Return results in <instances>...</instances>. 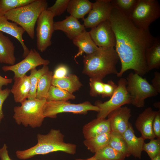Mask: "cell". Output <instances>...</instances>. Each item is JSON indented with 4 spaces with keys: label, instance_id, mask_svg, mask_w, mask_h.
Returning a JSON list of instances; mask_svg holds the SVG:
<instances>
[{
    "label": "cell",
    "instance_id": "6da1fadb",
    "mask_svg": "<svg viewBox=\"0 0 160 160\" xmlns=\"http://www.w3.org/2000/svg\"><path fill=\"white\" fill-rule=\"evenodd\" d=\"M108 20L115 35V50L121 64L117 76H122L129 69L141 76H144L147 73L145 52L153 44L155 37L149 28H137L128 17L115 8L113 7Z\"/></svg>",
    "mask_w": 160,
    "mask_h": 160
},
{
    "label": "cell",
    "instance_id": "7a4b0ae2",
    "mask_svg": "<svg viewBox=\"0 0 160 160\" xmlns=\"http://www.w3.org/2000/svg\"><path fill=\"white\" fill-rule=\"evenodd\" d=\"M64 135L59 129H51L45 135H37V143L34 146L23 150L15 152L17 157L20 160H26L37 155H44L57 151H62L74 155L76 146L74 144L65 143Z\"/></svg>",
    "mask_w": 160,
    "mask_h": 160
},
{
    "label": "cell",
    "instance_id": "3957f363",
    "mask_svg": "<svg viewBox=\"0 0 160 160\" xmlns=\"http://www.w3.org/2000/svg\"><path fill=\"white\" fill-rule=\"evenodd\" d=\"M119 60L114 47H99L92 54L84 55L82 73L89 78L103 80L108 74H117L116 65Z\"/></svg>",
    "mask_w": 160,
    "mask_h": 160
},
{
    "label": "cell",
    "instance_id": "277c9868",
    "mask_svg": "<svg viewBox=\"0 0 160 160\" xmlns=\"http://www.w3.org/2000/svg\"><path fill=\"white\" fill-rule=\"evenodd\" d=\"M48 8L45 0H34L28 4L11 10L4 15L6 18L17 24L32 39L34 37V28L41 13Z\"/></svg>",
    "mask_w": 160,
    "mask_h": 160
},
{
    "label": "cell",
    "instance_id": "5b68a950",
    "mask_svg": "<svg viewBox=\"0 0 160 160\" xmlns=\"http://www.w3.org/2000/svg\"><path fill=\"white\" fill-rule=\"evenodd\" d=\"M46 102V100L36 98L26 99L21 103L20 106H15L13 117L15 122L33 128L40 127L45 118L43 111Z\"/></svg>",
    "mask_w": 160,
    "mask_h": 160
},
{
    "label": "cell",
    "instance_id": "8992f818",
    "mask_svg": "<svg viewBox=\"0 0 160 160\" xmlns=\"http://www.w3.org/2000/svg\"><path fill=\"white\" fill-rule=\"evenodd\" d=\"M160 16V5L157 0H137L128 17L137 28L146 30Z\"/></svg>",
    "mask_w": 160,
    "mask_h": 160
},
{
    "label": "cell",
    "instance_id": "52a82bcc",
    "mask_svg": "<svg viewBox=\"0 0 160 160\" xmlns=\"http://www.w3.org/2000/svg\"><path fill=\"white\" fill-rule=\"evenodd\" d=\"M127 90L132 98L131 104L138 108L144 106L145 100L158 94L146 79L131 72L127 79Z\"/></svg>",
    "mask_w": 160,
    "mask_h": 160
},
{
    "label": "cell",
    "instance_id": "ba28073f",
    "mask_svg": "<svg viewBox=\"0 0 160 160\" xmlns=\"http://www.w3.org/2000/svg\"><path fill=\"white\" fill-rule=\"evenodd\" d=\"M90 111L98 112L100 109L88 101L77 104L68 101H46L43 108V113L45 118H56L58 114L63 112L86 114Z\"/></svg>",
    "mask_w": 160,
    "mask_h": 160
},
{
    "label": "cell",
    "instance_id": "9c48e42d",
    "mask_svg": "<svg viewBox=\"0 0 160 160\" xmlns=\"http://www.w3.org/2000/svg\"><path fill=\"white\" fill-rule=\"evenodd\" d=\"M127 80L121 78L118 82L117 87L110 99L103 103L100 100L96 101L95 105L100 109L97 118H105L114 110L126 104H131L132 98L127 89Z\"/></svg>",
    "mask_w": 160,
    "mask_h": 160
},
{
    "label": "cell",
    "instance_id": "30bf717a",
    "mask_svg": "<svg viewBox=\"0 0 160 160\" xmlns=\"http://www.w3.org/2000/svg\"><path fill=\"white\" fill-rule=\"evenodd\" d=\"M53 14L46 10L40 15L36 22V45L41 52L45 51L52 44L51 38L55 31Z\"/></svg>",
    "mask_w": 160,
    "mask_h": 160
},
{
    "label": "cell",
    "instance_id": "8fae6325",
    "mask_svg": "<svg viewBox=\"0 0 160 160\" xmlns=\"http://www.w3.org/2000/svg\"><path fill=\"white\" fill-rule=\"evenodd\" d=\"M50 63L48 60L41 57L35 49H31L28 54L20 62L12 65L4 66L2 69L4 72L9 71L14 72V78L22 77L29 71L41 65H48Z\"/></svg>",
    "mask_w": 160,
    "mask_h": 160
},
{
    "label": "cell",
    "instance_id": "7c38bea8",
    "mask_svg": "<svg viewBox=\"0 0 160 160\" xmlns=\"http://www.w3.org/2000/svg\"><path fill=\"white\" fill-rule=\"evenodd\" d=\"M113 8L111 0H97L87 17L82 19L85 28H92L108 20Z\"/></svg>",
    "mask_w": 160,
    "mask_h": 160
},
{
    "label": "cell",
    "instance_id": "4fadbf2b",
    "mask_svg": "<svg viewBox=\"0 0 160 160\" xmlns=\"http://www.w3.org/2000/svg\"><path fill=\"white\" fill-rule=\"evenodd\" d=\"M88 32L92 39L97 47L107 48L115 47V35L108 20L91 28Z\"/></svg>",
    "mask_w": 160,
    "mask_h": 160
},
{
    "label": "cell",
    "instance_id": "5bb4252c",
    "mask_svg": "<svg viewBox=\"0 0 160 160\" xmlns=\"http://www.w3.org/2000/svg\"><path fill=\"white\" fill-rule=\"evenodd\" d=\"M156 111L151 107L146 108L140 114L136 120L135 126L136 128L141 133V137L145 140L155 138L152 124Z\"/></svg>",
    "mask_w": 160,
    "mask_h": 160
},
{
    "label": "cell",
    "instance_id": "9a60e30c",
    "mask_svg": "<svg viewBox=\"0 0 160 160\" xmlns=\"http://www.w3.org/2000/svg\"><path fill=\"white\" fill-rule=\"evenodd\" d=\"M131 116V109L126 106L121 107L111 111L107 116L111 131L123 135L128 127Z\"/></svg>",
    "mask_w": 160,
    "mask_h": 160
},
{
    "label": "cell",
    "instance_id": "2e32d148",
    "mask_svg": "<svg viewBox=\"0 0 160 160\" xmlns=\"http://www.w3.org/2000/svg\"><path fill=\"white\" fill-rule=\"evenodd\" d=\"M54 31L63 32L70 39L73 40L85 30L84 24L78 20L70 15L62 21L54 22Z\"/></svg>",
    "mask_w": 160,
    "mask_h": 160
},
{
    "label": "cell",
    "instance_id": "e0dca14e",
    "mask_svg": "<svg viewBox=\"0 0 160 160\" xmlns=\"http://www.w3.org/2000/svg\"><path fill=\"white\" fill-rule=\"evenodd\" d=\"M112 131L110 121L103 118L95 119L85 124L82 132L85 139H88Z\"/></svg>",
    "mask_w": 160,
    "mask_h": 160
},
{
    "label": "cell",
    "instance_id": "ac0fdd59",
    "mask_svg": "<svg viewBox=\"0 0 160 160\" xmlns=\"http://www.w3.org/2000/svg\"><path fill=\"white\" fill-rule=\"evenodd\" d=\"M0 31L16 39L20 43L23 48V57H25L30 50L25 45L23 38L25 30L16 23L9 21L4 15L0 16Z\"/></svg>",
    "mask_w": 160,
    "mask_h": 160
},
{
    "label": "cell",
    "instance_id": "d6986e66",
    "mask_svg": "<svg viewBox=\"0 0 160 160\" xmlns=\"http://www.w3.org/2000/svg\"><path fill=\"white\" fill-rule=\"evenodd\" d=\"M134 132L132 124L129 122L127 129L122 135L131 155L140 159L145 140L141 137H137Z\"/></svg>",
    "mask_w": 160,
    "mask_h": 160
},
{
    "label": "cell",
    "instance_id": "ffe728a7",
    "mask_svg": "<svg viewBox=\"0 0 160 160\" xmlns=\"http://www.w3.org/2000/svg\"><path fill=\"white\" fill-rule=\"evenodd\" d=\"M14 79V82L10 91L15 102L21 103L28 99L29 95L31 89L29 76L25 74Z\"/></svg>",
    "mask_w": 160,
    "mask_h": 160
},
{
    "label": "cell",
    "instance_id": "44dd1931",
    "mask_svg": "<svg viewBox=\"0 0 160 160\" xmlns=\"http://www.w3.org/2000/svg\"><path fill=\"white\" fill-rule=\"evenodd\" d=\"M15 46L10 39L0 31V63L12 65L15 63Z\"/></svg>",
    "mask_w": 160,
    "mask_h": 160
},
{
    "label": "cell",
    "instance_id": "7402d4cb",
    "mask_svg": "<svg viewBox=\"0 0 160 160\" xmlns=\"http://www.w3.org/2000/svg\"><path fill=\"white\" fill-rule=\"evenodd\" d=\"M73 44L78 48V52L74 56L77 57L85 53L86 55L94 52L99 48L92 39L89 33L86 30L72 40Z\"/></svg>",
    "mask_w": 160,
    "mask_h": 160
},
{
    "label": "cell",
    "instance_id": "603a6c76",
    "mask_svg": "<svg viewBox=\"0 0 160 160\" xmlns=\"http://www.w3.org/2000/svg\"><path fill=\"white\" fill-rule=\"evenodd\" d=\"M145 60L147 73L160 67V39L155 37L153 44L148 47L145 53Z\"/></svg>",
    "mask_w": 160,
    "mask_h": 160
},
{
    "label": "cell",
    "instance_id": "cb8c5ba5",
    "mask_svg": "<svg viewBox=\"0 0 160 160\" xmlns=\"http://www.w3.org/2000/svg\"><path fill=\"white\" fill-rule=\"evenodd\" d=\"M93 4L88 0H69L67 10L71 15L83 19L91 10Z\"/></svg>",
    "mask_w": 160,
    "mask_h": 160
},
{
    "label": "cell",
    "instance_id": "d4e9b609",
    "mask_svg": "<svg viewBox=\"0 0 160 160\" xmlns=\"http://www.w3.org/2000/svg\"><path fill=\"white\" fill-rule=\"evenodd\" d=\"M52 85L73 94L78 90L82 86V84L77 76L71 74L62 78H52Z\"/></svg>",
    "mask_w": 160,
    "mask_h": 160
},
{
    "label": "cell",
    "instance_id": "484cf974",
    "mask_svg": "<svg viewBox=\"0 0 160 160\" xmlns=\"http://www.w3.org/2000/svg\"><path fill=\"white\" fill-rule=\"evenodd\" d=\"M111 132L105 133L85 139L83 142L84 144L88 150L92 153H95L108 145Z\"/></svg>",
    "mask_w": 160,
    "mask_h": 160
},
{
    "label": "cell",
    "instance_id": "4316f807",
    "mask_svg": "<svg viewBox=\"0 0 160 160\" xmlns=\"http://www.w3.org/2000/svg\"><path fill=\"white\" fill-rule=\"evenodd\" d=\"M53 73L49 71L39 79L37 86L36 98L46 100L48 96L53 78Z\"/></svg>",
    "mask_w": 160,
    "mask_h": 160
},
{
    "label": "cell",
    "instance_id": "83f0119b",
    "mask_svg": "<svg viewBox=\"0 0 160 160\" xmlns=\"http://www.w3.org/2000/svg\"><path fill=\"white\" fill-rule=\"evenodd\" d=\"M92 157L98 160H124L126 157L108 145L95 153Z\"/></svg>",
    "mask_w": 160,
    "mask_h": 160
},
{
    "label": "cell",
    "instance_id": "f1b7e54d",
    "mask_svg": "<svg viewBox=\"0 0 160 160\" xmlns=\"http://www.w3.org/2000/svg\"><path fill=\"white\" fill-rule=\"evenodd\" d=\"M49 71V68L47 65H43L41 68L38 70L35 68L31 70L30 74L29 76L31 84V89L28 99L33 100L36 98L39 80L41 76Z\"/></svg>",
    "mask_w": 160,
    "mask_h": 160
},
{
    "label": "cell",
    "instance_id": "f546056e",
    "mask_svg": "<svg viewBox=\"0 0 160 160\" xmlns=\"http://www.w3.org/2000/svg\"><path fill=\"white\" fill-rule=\"evenodd\" d=\"M108 145L122 153L126 157L131 156L122 135L119 132L112 131L111 132Z\"/></svg>",
    "mask_w": 160,
    "mask_h": 160
},
{
    "label": "cell",
    "instance_id": "4dcf8cb0",
    "mask_svg": "<svg viewBox=\"0 0 160 160\" xmlns=\"http://www.w3.org/2000/svg\"><path fill=\"white\" fill-rule=\"evenodd\" d=\"M75 98L73 94L52 85L46 100L47 101H67L70 99H74Z\"/></svg>",
    "mask_w": 160,
    "mask_h": 160
},
{
    "label": "cell",
    "instance_id": "1f68e13d",
    "mask_svg": "<svg viewBox=\"0 0 160 160\" xmlns=\"http://www.w3.org/2000/svg\"><path fill=\"white\" fill-rule=\"evenodd\" d=\"M137 0H111L113 7L118 9L122 14L129 17Z\"/></svg>",
    "mask_w": 160,
    "mask_h": 160
},
{
    "label": "cell",
    "instance_id": "d6a6232c",
    "mask_svg": "<svg viewBox=\"0 0 160 160\" xmlns=\"http://www.w3.org/2000/svg\"><path fill=\"white\" fill-rule=\"evenodd\" d=\"M34 0H0V16L8 12L28 4Z\"/></svg>",
    "mask_w": 160,
    "mask_h": 160
},
{
    "label": "cell",
    "instance_id": "836d02e7",
    "mask_svg": "<svg viewBox=\"0 0 160 160\" xmlns=\"http://www.w3.org/2000/svg\"><path fill=\"white\" fill-rule=\"evenodd\" d=\"M150 140L148 143H144L142 150L145 151L152 159L160 153V139H153Z\"/></svg>",
    "mask_w": 160,
    "mask_h": 160
},
{
    "label": "cell",
    "instance_id": "e575fe53",
    "mask_svg": "<svg viewBox=\"0 0 160 160\" xmlns=\"http://www.w3.org/2000/svg\"><path fill=\"white\" fill-rule=\"evenodd\" d=\"M89 81L90 95L93 97L102 95L103 93L104 84L103 80L90 78Z\"/></svg>",
    "mask_w": 160,
    "mask_h": 160
},
{
    "label": "cell",
    "instance_id": "d590c367",
    "mask_svg": "<svg viewBox=\"0 0 160 160\" xmlns=\"http://www.w3.org/2000/svg\"><path fill=\"white\" fill-rule=\"evenodd\" d=\"M69 0H57L52 6L47 10L50 11L54 17L59 16L67 10Z\"/></svg>",
    "mask_w": 160,
    "mask_h": 160
},
{
    "label": "cell",
    "instance_id": "8d00e7d4",
    "mask_svg": "<svg viewBox=\"0 0 160 160\" xmlns=\"http://www.w3.org/2000/svg\"><path fill=\"white\" fill-rule=\"evenodd\" d=\"M117 87V85L112 80H109L107 83L104 84L103 98L111 97L114 93Z\"/></svg>",
    "mask_w": 160,
    "mask_h": 160
},
{
    "label": "cell",
    "instance_id": "74e56055",
    "mask_svg": "<svg viewBox=\"0 0 160 160\" xmlns=\"http://www.w3.org/2000/svg\"><path fill=\"white\" fill-rule=\"evenodd\" d=\"M68 67L64 64H60L55 69L53 75V78L60 79L67 76L69 74Z\"/></svg>",
    "mask_w": 160,
    "mask_h": 160
},
{
    "label": "cell",
    "instance_id": "f35d334b",
    "mask_svg": "<svg viewBox=\"0 0 160 160\" xmlns=\"http://www.w3.org/2000/svg\"><path fill=\"white\" fill-rule=\"evenodd\" d=\"M10 92V89L7 88L2 89V87H0V123L4 117L2 110L3 104L4 101L9 96Z\"/></svg>",
    "mask_w": 160,
    "mask_h": 160
},
{
    "label": "cell",
    "instance_id": "ab89813d",
    "mask_svg": "<svg viewBox=\"0 0 160 160\" xmlns=\"http://www.w3.org/2000/svg\"><path fill=\"white\" fill-rule=\"evenodd\" d=\"M152 127L155 137L160 139V111H156L153 120Z\"/></svg>",
    "mask_w": 160,
    "mask_h": 160
},
{
    "label": "cell",
    "instance_id": "60d3db41",
    "mask_svg": "<svg viewBox=\"0 0 160 160\" xmlns=\"http://www.w3.org/2000/svg\"><path fill=\"white\" fill-rule=\"evenodd\" d=\"M154 77L151 81L153 87L158 93H160V73L156 71L154 72Z\"/></svg>",
    "mask_w": 160,
    "mask_h": 160
},
{
    "label": "cell",
    "instance_id": "b9f144b4",
    "mask_svg": "<svg viewBox=\"0 0 160 160\" xmlns=\"http://www.w3.org/2000/svg\"><path fill=\"white\" fill-rule=\"evenodd\" d=\"M7 148V146L5 144H4L2 147L0 148L1 160H12L9 156Z\"/></svg>",
    "mask_w": 160,
    "mask_h": 160
},
{
    "label": "cell",
    "instance_id": "7bdbcfd3",
    "mask_svg": "<svg viewBox=\"0 0 160 160\" xmlns=\"http://www.w3.org/2000/svg\"><path fill=\"white\" fill-rule=\"evenodd\" d=\"M12 79L11 78H4L0 75V87L2 86L7 85L12 82Z\"/></svg>",
    "mask_w": 160,
    "mask_h": 160
},
{
    "label": "cell",
    "instance_id": "ee69618b",
    "mask_svg": "<svg viewBox=\"0 0 160 160\" xmlns=\"http://www.w3.org/2000/svg\"><path fill=\"white\" fill-rule=\"evenodd\" d=\"M75 160H98L92 158V157L90 158H88L86 159H75Z\"/></svg>",
    "mask_w": 160,
    "mask_h": 160
},
{
    "label": "cell",
    "instance_id": "f6af8a7d",
    "mask_svg": "<svg viewBox=\"0 0 160 160\" xmlns=\"http://www.w3.org/2000/svg\"><path fill=\"white\" fill-rule=\"evenodd\" d=\"M151 160H160V153L158 154Z\"/></svg>",
    "mask_w": 160,
    "mask_h": 160
},
{
    "label": "cell",
    "instance_id": "bcb514c9",
    "mask_svg": "<svg viewBox=\"0 0 160 160\" xmlns=\"http://www.w3.org/2000/svg\"><path fill=\"white\" fill-rule=\"evenodd\" d=\"M154 106L158 108H160V103L159 102H157L154 104Z\"/></svg>",
    "mask_w": 160,
    "mask_h": 160
},
{
    "label": "cell",
    "instance_id": "7dc6e473",
    "mask_svg": "<svg viewBox=\"0 0 160 160\" xmlns=\"http://www.w3.org/2000/svg\"></svg>",
    "mask_w": 160,
    "mask_h": 160
}]
</instances>
